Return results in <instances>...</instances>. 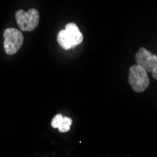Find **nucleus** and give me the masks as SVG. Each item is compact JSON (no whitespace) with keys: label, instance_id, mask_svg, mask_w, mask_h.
<instances>
[{"label":"nucleus","instance_id":"nucleus-7","mask_svg":"<svg viewBox=\"0 0 157 157\" xmlns=\"http://www.w3.org/2000/svg\"><path fill=\"white\" fill-rule=\"evenodd\" d=\"M151 75H152V77H153L154 79H156V80H157V66L152 70Z\"/></svg>","mask_w":157,"mask_h":157},{"label":"nucleus","instance_id":"nucleus-1","mask_svg":"<svg viewBox=\"0 0 157 157\" xmlns=\"http://www.w3.org/2000/svg\"><path fill=\"white\" fill-rule=\"evenodd\" d=\"M83 39V34L75 23L67 24L64 29L59 32L56 38L59 44L65 50H70L79 45Z\"/></svg>","mask_w":157,"mask_h":157},{"label":"nucleus","instance_id":"nucleus-2","mask_svg":"<svg viewBox=\"0 0 157 157\" xmlns=\"http://www.w3.org/2000/svg\"><path fill=\"white\" fill-rule=\"evenodd\" d=\"M128 81H129L133 90L136 92H143L150 85L148 73L143 68L136 64L130 67Z\"/></svg>","mask_w":157,"mask_h":157},{"label":"nucleus","instance_id":"nucleus-4","mask_svg":"<svg viewBox=\"0 0 157 157\" xmlns=\"http://www.w3.org/2000/svg\"><path fill=\"white\" fill-rule=\"evenodd\" d=\"M4 49L8 55L16 54L24 42L22 32L16 28H7L4 33Z\"/></svg>","mask_w":157,"mask_h":157},{"label":"nucleus","instance_id":"nucleus-3","mask_svg":"<svg viewBox=\"0 0 157 157\" xmlns=\"http://www.w3.org/2000/svg\"><path fill=\"white\" fill-rule=\"evenodd\" d=\"M15 18L22 31H32L39 25L40 14L36 9H30L28 11L18 10L15 13Z\"/></svg>","mask_w":157,"mask_h":157},{"label":"nucleus","instance_id":"nucleus-5","mask_svg":"<svg viewBox=\"0 0 157 157\" xmlns=\"http://www.w3.org/2000/svg\"><path fill=\"white\" fill-rule=\"evenodd\" d=\"M136 65L143 68L146 72H152V70L157 66V56L152 54L148 49L141 47L136 54Z\"/></svg>","mask_w":157,"mask_h":157},{"label":"nucleus","instance_id":"nucleus-6","mask_svg":"<svg viewBox=\"0 0 157 157\" xmlns=\"http://www.w3.org/2000/svg\"><path fill=\"white\" fill-rule=\"evenodd\" d=\"M73 122V120L68 117H63L61 114L56 115L51 122L53 128H58L60 133H66L70 131L71 124Z\"/></svg>","mask_w":157,"mask_h":157}]
</instances>
